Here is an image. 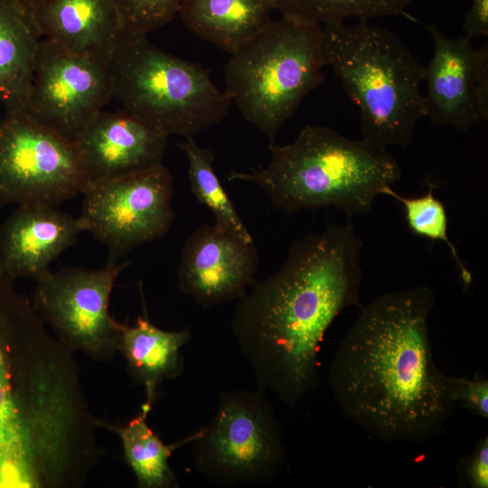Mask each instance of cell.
<instances>
[{
	"mask_svg": "<svg viewBox=\"0 0 488 488\" xmlns=\"http://www.w3.org/2000/svg\"><path fill=\"white\" fill-rule=\"evenodd\" d=\"M173 182L163 164L90 182L78 217L83 231L102 242L114 260L161 238L174 219Z\"/></svg>",
	"mask_w": 488,
	"mask_h": 488,
	"instance_id": "obj_11",
	"label": "cell"
},
{
	"mask_svg": "<svg viewBox=\"0 0 488 488\" xmlns=\"http://www.w3.org/2000/svg\"><path fill=\"white\" fill-rule=\"evenodd\" d=\"M199 431L193 463L217 485L267 483L286 462L283 429L261 389L221 392L213 418Z\"/></svg>",
	"mask_w": 488,
	"mask_h": 488,
	"instance_id": "obj_8",
	"label": "cell"
},
{
	"mask_svg": "<svg viewBox=\"0 0 488 488\" xmlns=\"http://www.w3.org/2000/svg\"><path fill=\"white\" fill-rule=\"evenodd\" d=\"M458 485L462 488L488 487V437L484 436L471 454L462 456L456 465Z\"/></svg>",
	"mask_w": 488,
	"mask_h": 488,
	"instance_id": "obj_26",
	"label": "cell"
},
{
	"mask_svg": "<svg viewBox=\"0 0 488 488\" xmlns=\"http://www.w3.org/2000/svg\"><path fill=\"white\" fill-rule=\"evenodd\" d=\"M128 265V261L108 259L97 270H49L36 281L32 305L67 348L96 361H107L118 352L121 325L109 314V298L116 279Z\"/></svg>",
	"mask_w": 488,
	"mask_h": 488,
	"instance_id": "obj_10",
	"label": "cell"
},
{
	"mask_svg": "<svg viewBox=\"0 0 488 488\" xmlns=\"http://www.w3.org/2000/svg\"><path fill=\"white\" fill-rule=\"evenodd\" d=\"M125 32L145 33L170 23L183 0H115Z\"/></svg>",
	"mask_w": 488,
	"mask_h": 488,
	"instance_id": "obj_25",
	"label": "cell"
},
{
	"mask_svg": "<svg viewBox=\"0 0 488 488\" xmlns=\"http://www.w3.org/2000/svg\"><path fill=\"white\" fill-rule=\"evenodd\" d=\"M463 30L464 35L470 40L488 35V0H472L463 23Z\"/></svg>",
	"mask_w": 488,
	"mask_h": 488,
	"instance_id": "obj_29",
	"label": "cell"
},
{
	"mask_svg": "<svg viewBox=\"0 0 488 488\" xmlns=\"http://www.w3.org/2000/svg\"><path fill=\"white\" fill-rule=\"evenodd\" d=\"M185 328L165 331L153 324L145 315L135 325L121 324L118 352L127 361L133 379L144 386L145 405L152 408L156 391L164 380L180 376L184 370L181 349L191 339Z\"/></svg>",
	"mask_w": 488,
	"mask_h": 488,
	"instance_id": "obj_18",
	"label": "cell"
},
{
	"mask_svg": "<svg viewBox=\"0 0 488 488\" xmlns=\"http://www.w3.org/2000/svg\"><path fill=\"white\" fill-rule=\"evenodd\" d=\"M275 10L315 24L344 23L347 18L370 22L379 17L406 14L413 0H272Z\"/></svg>",
	"mask_w": 488,
	"mask_h": 488,
	"instance_id": "obj_23",
	"label": "cell"
},
{
	"mask_svg": "<svg viewBox=\"0 0 488 488\" xmlns=\"http://www.w3.org/2000/svg\"><path fill=\"white\" fill-rule=\"evenodd\" d=\"M179 144L188 161L191 190L199 202L208 207L215 218V224L229 230L248 242L253 239L239 218L230 199L213 169L214 155L200 146L193 136L184 137Z\"/></svg>",
	"mask_w": 488,
	"mask_h": 488,
	"instance_id": "obj_22",
	"label": "cell"
},
{
	"mask_svg": "<svg viewBox=\"0 0 488 488\" xmlns=\"http://www.w3.org/2000/svg\"><path fill=\"white\" fill-rule=\"evenodd\" d=\"M455 397L456 403L469 413L488 418V380L483 376L457 377Z\"/></svg>",
	"mask_w": 488,
	"mask_h": 488,
	"instance_id": "obj_27",
	"label": "cell"
},
{
	"mask_svg": "<svg viewBox=\"0 0 488 488\" xmlns=\"http://www.w3.org/2000/svg\"><path fill=\"white\" fill-rule=\"evenodd\" d=\"M428 191L418 197H404L397 193L391 186L382 190L381 194L390 196L401 203L408 229L415 235L444 242L449 249L452 258L459 270L465 287L473 282L472 273L458 255L457 249L448 238V219L443 202L435 194L434 183H427Z\"/></svg>",
	"mask_w": 488,
	"mask_h": 488,
	"instance_id": "obj_24",
	"label": "cell"
},
{
	"mask_svg": "<svg viewBox=\"0 0 488 488\" xmlns=\"http://www.w3.org/2000/svg\"><path fill=\"white\" fill-rule=\"evenodd\" d=\"M168 136L121 108L99 111L74 143L90 182L162 164Z\"/></svg>",
	"mask_w": 488,
	"mask_h": 488,
	"instance_id": "obj_14",
	"label": "cell"
},
{
	"mask_svg": "<svg viewBox=\"0 0 488 488\" xmlns=\"http://www.w3.org/2000/svg\"><path fill=\"white\" fill-rule=\"evenodd\" d=\"M267 165L232 172L229 181L258 186L278 209L289 212L335 207L365 214L382 190L401 178L396 159L363 139L351 140L324 126H307L288 145H269Z\"/></svg>",
	"mask_w": 488,
	"mask_h": 488,
	"instance_id": "obj_4",
	"label": "cell"
},
{
	"mask_svg": "<svg viewBox=\"0 0 488 488\" xmlns=\"http://www.w3.org/2000/svg\"><path fill=\"white\" fill-rule=\"evenodd\" d=\"M321 43V25L281 15L230 54L225 91L270 143L303 99L324 81Z\"/></svg>",
	"mask_w": 488,
	"mask_h": 488,
	"instance_id": "obj_6",
	"label": "cell"
},
{
	"mask_svg": "<svg viewBox=\"0 0 488 488\" xmlns=\"http://www.w3.org/2000/svg\"><path fill=\"white\" fill-rule=\"evenodd\" d=\"M427 286L382 294L361 308L331 361L328 386L342 412L384 443L427 441L456 408L457 377L435 363Z\"/></svg>",
	"mask_w": 488,
	"mask_h": 488,
	"instance_id": "obj_2",
	"label": "cell"
},
{
	"mask_svg": "<svg viewBox=\"0 0 488 488\" xmlns=\"http://www.w3.org/2000/svg\"><path fill=\"white\" fill-rule=\"evenodd\" d=\"M97 421L73 352L0 276V487L83 486Z\"/></svg>",
	"mask_w": 488,
	"mask_h": 488,
	"instance_id": "obj_1",
	"label": "cell"
},
{
	"mask_svg": "<svg viewBox=\"0 0 488 488\" xmlns=\"http://www.w3.org/2000/svg\"><path fill=\"white\" fill-rule=\"evenodd\" d=\"M47 204H23L0 226V276L38 280L83 231L77 218Z\"/></svg>",
	"mask_w": 488,
	"mask_h": 488,
	"instance_id": "obj_15",
	"label": "cell"
},
{
	"mask_svg": "<svg viewBox=\"0 0 488 488\" xmlns=\"http://www.w3.org/2000/svg\"><path fill=\"white\" fill-rule=\"evenodd\" d=\"M1 103V102H0Z\"/></svg>",
	"mask_w": 488,
	"mask_h": 488,
	"instance_id": "obj_32",
	"label": "cell"
},
{
	"mask_svg": "<svg viewBox=\"0 0 488 488\" xmlns=\"http://www.w3.org/2000/svg\"><path fill=\"white\" fill-rule=\"evenodd\" d=\"M426 29L434 42L433 55L423 75L427 117L436 127L468 132L482 122L474 98L476 51L465 35L449 38L435 23Z\"/></svg>",
	"mask_w": 488,
	"mask_h": 488,
	"instance_id": "obj_16",
	"label": "cell"
},
{
	"mask_svg": "<svg viewBox=\"0 0 488 488\" xmlns=\"http://www.w3.org/2000/svg\"><path fill=\"white\" fill-rule=\"evenodd\" d=\"M110 99L108 61L42 39L26 115L73 143Z\"/></svg>",
	"mask_w": 488,
	"mask_h": 488,
	"instance_id": "obj_12",
	"label": "cell"
},
{
	"mask_svg": "<svg viewBox=\"0 0 488 488\" xmlns=\"http://www.w3.org/2000/svg\"><path fill=\"white\" fill-rule=\"evenodd\" d=\"M22 5L29 9L32 13L33 11L42 3L46 0H16Z\"/></svg>",
	"mask_w": 488,
	"mask_h": 488,
	"instance_id": "obj_30",
	"label": "cell"
},
{
	"mask_svg": "<svg viewBox=\"0 0 488 488\" xmlns=\"http://www.w3.org/2000/svg\"><path fill=\"white\" fill-rule=\"evenodd\" d=\"M42 36L33 13L16 0L0 2V102L24 112Z\"/></svg>",
	"mask_w": 488,
	"mask_h": 488,
	"instance_id": "obj_19",
	"label": "cell"
},
{
	"mask_svg": "<svg viewBox=\"0 0 488 488\" xmlns=\"http://www.w3.org/2000/svg\"><path fill=\"white\" fill-rule=\"evenodd\" d=\"M112 99L168 136H194L227 115L232 101L209 70L125 32L108 61Z\"/></svg>",
	"mask_w": 488,
	"mask_h": 488,
	"instance_id": "obj_7",
	"label": "cell"
},
{
	"mask_svg": "<svg viewBox=\"0 0 488 488\" xmlns=\"http://www.w3.org/2000/svg\"><path fill=\"white\" fill-rule=\"evenodd\" d=\"M89 183L74 143L24 112H5L0 119V206H59L82 194Z\"/></svg>",
	"mask_w": 488,
	"mask_h": 488,
	"instance_id": "obj_9",
	"label": "cell"
},
{
	"mask_svg": "<svg viewBox=\"0 0 488 488\" xmlns=\"http://www.w3.org/2000/svg\"><path fill=\"white\" fill-rule=\"evenodd\" d=\"M274 10L272 0H183L178 14L191 32L232 54L272 21Z\"/></svg>",
	"mask_w": 488,
	"mask_h": 488,
	"instance_id": "obj_20",
	"label": "cell"
},
{
	"mask_svg": "<svg viewBox=\"0 0 488 488\" xmlns=\"http://www.w3.org/2000/svg\"><path fill=\"white\" fill-rule=\"evenodd\" d=\"M33 14L43 39L107 61L125 33L115 0H46Z\"/></svg>",
	"mask_w": 488,
	"mask_h": 488,
	"instance_id": "obj_17",
	"label": "cell"
},
{
	"mask_svg": "<svg viewBox=\"0 0 488 488\" xmlns=\"http://www.w3.org/2000/svg\"><path fill=\"white\" fill-rule=\"evenodd\" d=\"M258 255L248 242L217 224H204L185 239L177 286L207 308L239 299L254 283Z\"/></svg>",
	"mask_w": 488,
	"mask_h": 488,
	"instance_id": "obj_13",
	"label": "cell"
},
{
	"mask_svg": "<svg viewBox=\"0 0 488 488\" xmlns=\"http://www.w3.org/2000/svg\"><path fill=\"white\" fill-rule=\"evenodd\" d=\"M321 52L359 109L361 139L407 148L427 108L424 67L402 41L370 22L338 23L322 27Z\"/></svg>",
	"mask_w": 488,
	"mask_h": 488,
	"instance_id": "obj_5",
	"label": "cell"
},
{
	"mask_svg": "<svg viewBox=\"0 0 488 488\" xmlns=\"http://www.w3.org/2000/svg\"><path fill=\"white\" fill-rule=\"evenodd\" d=\"M3 1V0H0V2Z\"/></svg>",
	"mask_w": 488,
	"mask_h": 488,
	"instance_id": "obj_31",
	"label": "cell"
},
{
	"mask_svg": "<svg viewBox=\"0 0 488 488\" xmlns=\"http://www.w3.org/2000/svg\"><path fill=\"white\" fill-rule=\"evenodd\" d=\"M150 410L151 408L143 404L140 412L126 426L98 418V427H105L119 436L125 459L135 474L137 487H178L177 479L169 465V458L176 448L193 442L200 431L175 444L164 445L146 423Z\"/></svg>",
	"mask_w": 488,
	"mask_h": 488,
	"instance_id": "obj_21",
	"label": "cell"
},
{
	"mask_svg": "<svg viewBox=\"0 0 488 488\" xmlns=\"http://www.w3.org/2000/svg\"><path fill=\"white\" fill-rule=\"evenodd\" d=\"M362 245L352 224H330L296 240L278 270L238 299V346L259 389L288 406L319 386V350L335 318L361 307Z\"/></svg>",
	"mask_w": 488,
	"mask_h": 488,
	"instance_id": "obj_3",
	"label": "cell"
},
{
	"mask_svg": "<svg viewBox=\"0 0 488 488\" xmlns=\"http://www.w3.org/2000/svg\"><path fill=\"white\" fill-rule=\"evenodd\" d=\"M476 66L474 75V98L481 121L488 119V45L475 49Z\"/></svg>",
	"mask_w": 488,
	"mask_h": 488,
	"instance_id": "obj_28",
	"label": "cell"
}]
</instances>
